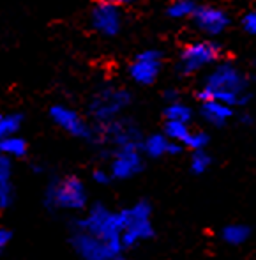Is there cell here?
<instances>
[{"mask_svg":"<svg viewBox=\"0 0 256 260\" xmlns=\"http://www.w3.org/2000/svg\"><path fill=\"white\" fill-rule=\"evenodd\" d=\"M21 126H23L21 113H2V117H0V140L18 135Z\"/></svg>","mask_w":256,"mask_h":260,"instance_id":"21","label":"cell"},{"mask_svg":"<svg viewBox=\"0 0 256 260\" xmlns=\"http://www.w3.org/2000/svg\"><path fill=\"white\" fill-rule=\"evenodd\" d=\"M251 236H253V229L247 223L242 221H232L226 223L221 230H219V239L226 244V246L239 248L249 243Z\"/></svg>","mask_w":256,"mask_h":260,"instance_id":"15","label":"cell"},{"mask_svg":"<svg viewBox=\"0 0 256 260\" xmlns=\"http://www.w3.org/2000/svg\"><path fill=\"white\" fill-rule=\"evenodd\" d=\"M45 206L50 211L80 212L89 206L87 186L78 175L55 177L45 189Z\"/></svg>","mask_w":256,"mask_h":260,"instance_id":"3","label":"cell"},{"mask_svg":"<svg viewBox=\"0 0 256 260\" xmlns=\"http://www.w3.org/2000/svg\"><path fill=\"white\" fill-rule=\"evenodd\" d=\"M196 7L198 4L195 0H173L166 7V14L173 20H188V18H193Z\"/></svg>","mask_w":256,"mask_h":260,"instance_id":"20","label":"cell"},{"mask_svg":"<svg viewBox=\"0 0 256 260\" xmlns=\"http://www.w3.org/2000/svg\"><path fill=\"white\" fill-rule=\"evenodd\" d=\"M124 25L122 7L112 0H104L94 6L90 11V27L102 38H115L120 34Z\"/></svg>","mask_w":256,"mask_h":260,"instance_id":"11","label":"cell"},{"mask_svg":"<svg viewBox=\"0 0 256 260\" xmlns=\"http://www.w3.org/2000/svg\"><path fill=\"white\" fill-rule=\"evenodd\" d=\"M0 117H2V113H0Z\"/></svg>","mask_w":256,"mask_h":260,"instance_id":"30","label":"cell"},{"mask_svg":"<svg viewBox=\"0 0 256 260\" xmlns=\"http://www.w3.org/2000/svg\"><path fill=\"white\" fill-rule=\"evenodd\" d=\"M75 229H80L83 232H89L92 236L109 243L112 246L126 251L122 243V218L120 211L106 207L104 204H94L87 207L82 218L75 221Z\"/></svg>","mask_w":256,"mask_h":260,"instance_id":"2","label":"cell"},{"mask_svg":"<svg viewBox=\"0 0 256 260\" xmlns=\"http://www.w3.org/2000/svg\"><path fill=\"white\" fill-rule=\"evenodd\" d=\"M163 71V52L156 48H147L136 53L127 66V75L134 83L151 87L157 82Z\"/></svg>","mask_w":256,"mask_h":260,"instance_id":"10","label":"cell"},{"mask_svg":"<svg viewBox=\"0 0 256 260\" xmlns=\"http://www.w3.org/2000/svg\"><path fill=\"white\" fill-rule=\"evenodd\" d=\"M92 181L96 182V184L106 186L113 181V177H112V174H109L108 168H96V170L92 172Z\"/></svg>","mask_w":256,"mask_h":260,"instance_id":"25","label":"cell"},{"mask_svg":"<svg viewBox=\"0 0 256 260\" xmlns=\"http://www.w3.org/2000/svg\"><path fill=\"white\" fill-rule=\"evenodd\" d=\"M112 2H115L117 6H120V7H126V6H131L133 2H136V0H112Z\"/></svg>","mask_w":256,"mask_h":260,"instance_id":"27","label":"cell"},{"mask_svg":"<svg viewBox=\"0 0 256 260\" xmlns=\"http://www.w3.org/2000/svg\"><path fill=\"white\" fill-rule=\"evenodd\" d=\"M212 167V156L208 154L207 149L203 151H195L189 156V170L195 175H203L210 170Z\"/></svg>","mask_w":256,"mask_h":260,"instance_id":"22","label":"cell"},{"mask_svg":"<svg viewBox=\"0 0 256 260\" xmlns=\"http://www.w3.org/2000/svg\"><path fill=\"white\" fill-rule=\"evenodd\" d=\"M50 120L62 129L64 133H67L72 138H80V140H96L99 138V129L94 126H90V122L78 112V110L71 108L67 105H51L48 110Z\"/></svg>","mask_w":256,"mask_h":260,"instance_id":"7","label":"cell"},{"mask_svg":"<svg viewBox=\"0 0 256 260\" xmlns=\"http://www.w3.org/2000/svg\"><path fill=\"white\" fill-rule=\"evenodd\" d=\"M198 113L208 126L223 127L235 117V108L226 103H221V101L207 100V101H200Z\"/></svg>","mask_w":256,"mask_h":260,"instance_id":"14","label":"cell"},{"mask_svg":"<svg viewBox=\"0 0 256 260\" xmlns=\"http://www.w3.org/2000/svg\"><path fill=\"white\" fill-rule=\"evenodd\" d=\"M11 243V230L6 226H0V253L7 248V244Z\"/></svg>","mask_w":256,"mask_h":260,"instance_id":"26","label":"cell"},{"mask_svg":"<svg viewBox=\"0 0 256 260\" xmlns=\"http://www.w3.org/2000/svg\"><path fill=\"white\" fill-rule=\"evenodd\" d=\"M141 151L147 157L151 159H161V157H170V156H178L186 151L180 144L170 140L166 135L161 131H156V133H151L147 137H143V142H141Z\"/></svg>","mask_w":256,"mask_h":260,"instance_id":"13","label":"cell"},{"mask_svg":"<svg viewBox=\"0 0 256 260\" xmlns=\"http://www.w3.org/2000/svg\"><path fill=\"white\" fill-rule=\"evenodd\" d=\"M240 27L246 34L256 38V9H251L244 14L242 20H240Z\"/></svg>","mask_w":256,"mask_h":260,"instance_id":"24","label":"cell"},{"mask_svg":"<svg viewBox=\"0 0 256 260\" xmlns=\"http://www.w3.org/2000/svg\"><path fill=\"white\" fill-rule=\"evenodd\" d=\"M163 119L164 120H175V122H184L191 124L195 119V110L182 100H175L166 103L163 110Z\"/></svg>","mask_w":256,"mask_h":260,"instance_id":"17","label":"cell"},{"mask_svg":"<svg viewBox=\"0 0 256 260\" xmlns=\"http://www.w3.org/2000/svg\"><path fill=\"white\" fill-rule=\"evenodd\" d=\"M120 218H122V243L126 251L134 250L156 236L154 209L149 200H136L131 206L120 209Z\"/></svg>","mask_w":256,"mask_h":260,"instance_id":"4","label":"cell"},{"mask_svg":"<svg viewBox=\"0 0 256 260\" xmlns=\"http://www.w3.org/2000/svg\"><path fill=\"white\" fill-rule=\"evenodd\" d=\"M193 23L200 32H203L208 38H215L226 32L230 27V14L225 9L217 6H210V4H202L196 7L195 14H193Z\"/></svg>","mask_w":256,"mask_h":260,"instance_id":"12","label":"cell"},{"mask_svg":"<svg viewBox=\"0 0 256 260\" xmlns=\"http://www.w3.org/2000/svg\"><path fill=\"white\" fill-rule=\"evenodd\" d=\"M28 152V144L20 135H13L0 140V154L11 157V159H21Z\"/></svg>","mask_w":256,"mask_h":260,"instance_id":"18","label":"cell"},{"mask_svg":"<svg viewBox=\"0 0 256 260\" xmlns=\"http://www.w3.org/2000/svg\"><path fill=\"white\" fill-rule=\"evenodd\" d=\"M13 163L11 157L0 154V209H7L14 202V188H13Z\"/></svg>","mask_w":256,"mask_h":260,"instance_id":"16","label":"cell"},{"mask_svg":"<svg viewBox=\"0 0 256 260\" xmlns=\"http://www.w3.org/2000/svg\"><path fill=\"white\" fill-rule=\"evenodd\" d=\"M193 131V126L191 124H184V122H175V120H164L163 122V133L166 135L170 140L177 142L180 144L182 147L186 145L188 142L189 135Z\"/></svg>","mask_w":256,"mask_h":260,"instance_id":"19","label":"cell"},{"mask_svg":"<svg viewBox=\"0 0 256 260\" xmlns=\"http://www.w3.org/2000/svg\"><path fill=\"white\" fill-rule=\"evenodd\" d=\"M119 260H126V258H124V257H122V258H119Z\"/></svg>","mask_w":256,"mask_h":260,"instance_id":"29","label":"cell"},{"mask_svg":"<svg viewBox=\"0 0 256 260\" xmlns=\"http://www.w3.org/2000/svg\"><path fill=\"white\" fill-rule=\"evenodd\" d=\"M69 244L80 260H119L124 257L122 250L80 229L71 230Z\"/></svg>","mask_w":256,"mask_h":260,"instance_id":"8","label":"cell"},{"mask_svg":"<svg viewBox=\"0 0 256 260\" xmlns=\"http://www.w3.org/2000/svg\"><path fill=\"white\" fill-rule=\"evenodd\" d=\"M208 144H210V137H208V133L205 129H195L193 127L191 135H189L188 142H186L184 149L189 152H195V151H203V149L208 147Z\"/></svg>","mask_w":256,"mask_h":260,"instance_id":"23","label":"cell"},{"mask_svg":"<svg viewBox=\"0 0 256 260\" xmlns=\"http://www.w3.org/2000/svg\"><path fill=\"white\" fill-rule=\"evenodd\" d=\"M141 144H131L112 149L108 170L113 181H129V179L140 175L145 168Z\"/></svg>","mask_w":256,"mask_h":260,"instance_id":"9","label":"cell"},{"mask_svg":"<svg viewBox=\"0 0 256 260\" xmlns=\"http://www.w3.org/2000/svg\"><path fill=\"white\" fill-rule=\"evenodd\" d=\"M133 103V94L124 87H106L92 96L89 101V113L99 126L120 119Z\"/></svg>","mask_w":256,"mask_h":260,"instance_id":"5","label":"cell"},{"mask_svg":"<svg viewBox=\"0 0 256 260\" xmlns=\"http://www.w3.org/2000/svg\"><path fill=\"white\" fill-rule=\"evenodd\" d=\"M89 2H92V4H99V2H104V0H89Z\"/></svg>","mask_w":256,"mask_h":260,"instance_id":"28","label":"cell"},{"mask_svg":"<svg viewBox=\"0 0 256 260\" xmlns=\"http://www.w3.org/2000/svg\"><path fill=\"white\" fill-rule=\"evenodd\" d=\"M221 57H223V48L217 43L210 41V39L188 43V45L182 46L180 53H178V60H177L178 73L184 76L198 75L203 69L217 64Z\"/></svg>","mask_w":256,"mask_h":260,"instance_id":"6","label":"cell"},{"mask_svg":"<svg viewBox=\"0 0 256 260\" xmlns=\"http://www.w3.org/2000/svg\"><path fill=\"white\" fill-rule=\"evenodd\" d=\"M249 98L251 92L247 76L230 62L215 64L203 78L202 85L196 89L198 101L215 100L233 106L235 110L246 106L249 103Z\"/></svg>","mask_w":256,"mask_h":260,"instance_id":"1","label":"cell"}]
</instances>
